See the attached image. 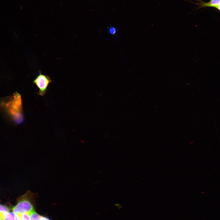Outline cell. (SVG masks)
<instances>
[{"label":"cell","instance_id":"cell-1","mask_svg":"<svg viewBox=\"0 0 220 220\" xmlns=\"http://www.w3.org/2000/svg\"><path fill=\"white\" fill-rule=\"evenodd\" d=\"M6 101L3 102L4 107H5L6 112L14 122L20 123L23 120L22 112V101L20 94L15 93L14 95Z\"/></svg>","mask_w":220,"mask_h":220},{"label":"cell","instance_id":"cell-5","mask_svg":"<svg viewBox=\"0 0 220 220\" xmlns=\"http://www.w3.org/2000/svg\"><path fill=\"white\" fill-rule=\"evenodd\" d=\"M31 220H40L41 215H39L34 210L29 213Z\"/></svg>","mask_w":220,"mask_h":220},{"label":"cell","instance_id":"cell-8","mask_svg":"<svg viewBox=\"0 0 220 220\" xmlns=\"http://www.w3.org/2000/svg\"><path fill=\"white\" fill-rule=\"evenodd\" d=\"M9 213L11 216L13 220H21L19 214H16L12 212H9Z\"/></svg>","mask_w":220,"mask_h":220},{"label":"cell","instance_id":"cell-2","mask_svg":"<svg viewBox=\"0 0 220 220\" xmlns=\"http://www.w3.org/2000/svg\"><path fill=\"white\" fill-rule=\"evenodd\" d=\"M34 195L29 192L21 196L17 204L13 208V212L16 214L29 213L34 209Z\"/></svg>","mask_w":220,"mask_h":220},{"label":"cell","instance_id":"cell-4","mask_svg":"<svg viewBox=\"0 0 220 220\" xmlns=\"http://www.w3.org/2000/svg\"><path fill=\"white\" fill-rule=\"evenodd\" d=\"M220 0H210L207 3L200 2L199 4L200 7H212L220 10Z\"/></svg>","mask_w":220,"mask_h":220},{"label":"cell","instance_id":"cell-3","mask_svg":"<svg viewBox=\"0 0 220 220\" xmlns=\"http://www.w3.org/2000/svg\"><path fill=\"white\" fill-rule=\"evenodd\" d=\"M51 82L50 78L46 74H42L40 71H39L38 74L33 81V83L39 89L37 94L41 96H44L46 94L48 86Z\"/></svg>","mask_w":220,"mask_h":220},{"label":"cell","instance_id":"cell-9","mask_svg":"<svg viewBox=\"0 0 220 220\" xmlns=\"http://www.w3.org/2000/svg\"><path fill=\"white\" fill-rule=\"evenodd\" d=\"M9 209L6 206L0 204V213H3L8 212Z\"/></svg>","mask_w":220,"mask_h":220},{"label":"cell","instance_id":"cell-7","mask_svg":"<svg viewBox=\"0 0 220 220\" xmlns=\"http://www.w3.org/2000/svg\"><path fill=\"white\" fill-rule=\"evenodd\" d=\"M19 214L21 220H31L29 213H25Z\"/></svg>","mask_w":220,"mask_h":220},{"label":"cell","instance_id":"cell-12","mask_svg":"<svg viewBox=\"0 0 220 220\" xmlns=\"http://www.w3.org/2000/svg\"><path fill=\"white\" fill-rule=\"evenodd\" d=\"M0 220H3L2 218H1V219H0Z\"/></svg>","mask_w":220,"mask_h":220},{"label":"cell","instance_id":"cell-10","mask_svg":"<svg viewBox=\"0 0 220 220\" xmlns=\"http://www.w3.org/2000/svg\"><path fill=\"white\" fill-rule=\"evenodd\" d=\"M116 28L114 27H111L108 29L109 33L112 35H115L116 33Z\"/></svg>","mask_w":220,"mask_h":220},{"label":"cell","instance_id":"cell-11","mask_svg":"<svg viewBox=\"0 0 220 220\" xmlns=\"http://www.w3.org/2000/svg\"><path fill=\"white\" fill-rule=\"evenodd\" d=\"M40 220H51L46 217L41 215Z\"/></svg>","mask_w":220,"mask_h":220},{"label":"cell","instance_id":"cell-6","mask_svg":"<svg viewBox=\"0 0 220 220\" xmlns=\"http://www.w3.org/2000/svg\"><path fill=\"white\" fill-rule=\"evenodd\" d=\"M0 217L3 220H13L11 216L8 212L0 213Z\"/></svg>","mask_w":220,"mask_h":220}]
</instances>
